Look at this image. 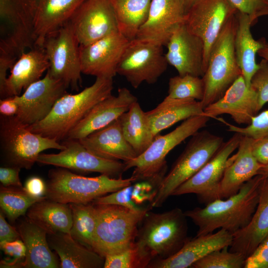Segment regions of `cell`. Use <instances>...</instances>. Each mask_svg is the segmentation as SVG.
<instances>
[{"instance_id":"f5cc1de1","label":"cell","mask_w":268,"mask_h":268,"mask_svg":"<svg viewBox=\"0 0 268 268\" xmlns=\"http://www.w3.org/2000/svg\"><path fill=\"white\" fill-rule=\"evenodd\" d=\"M1 1L14 3L24 5H35L38 3V0H0Z\"/></svg>"},{"instance_id":"c3c4849f","label":"cell","mask_w":268,"mask_h":268,"mask_svg":"<svg viewBox=\"0 0 268 268\" xmlns=\"http://www.w3.org/2000/svg\"><path fill=\"white\" fill-rule=\"evenodd\" d=\"M19 95L9 96L0 100V115L4 117L16 116L19 109Z\"/></svg>"},{"instance_id":"8d00e7d4","label":"cell","mask_w":268,"mask_h":268,"mask_svg":"<svg viewBox=\"0 0 268 268\" xmlns=\"http://www.w3.org/2000/svg\"><path fill=\"white\" fill-rule=\"evenodd\" d=\"M202 77L190 74L171 77L168 82V95L172 99H194L201 101L204 94Z\"/></svg>"},{"instance_id":"74e56055","label":"cell","mask_w":268,"mask_h":268,"mask_svg":"<svg viewBox=\"0 0 268 268\" xmlns=\"http://www.w3.org/2000/svg\"><path fill=\"white\" fill-rule=\"evenodd\" d=\"M225 247L215 250L195 263L193 268H243L246 257L242 254L232 252Z\"/></svg>"},{"instance_id":"d6a6232c","label":"cell","mask_w":268,"mask_h":268,"mask_svg":"<svg viewBox=\"0 0 268 268\" xmlns=\"http://www.w3.org/2000/svg\"><path fill=\"white\" fill-rule=\"evenodd\" d=\"M119 119L126 139L137 156L142 154L155 137L146 112L137 101Z\"/></svg>"},{"instance_id":"b9f144b4","label":"cell","mask_w":268,"mask_h":268,"mask_svg":"<svg viewBox=\"0 0 268 268\" xmlns=\"http://www.w3.org/2000/svg\"><path fill=\"white\" fill-rule=\"evenodd\" d=\"M133 185L124 187L109 195L98 198L92 202L97 204H114L122 206L132 209H139L132 199Z\"/></svg>"},{"instance_id":"2e32d148","label":"cell","mask_w":268,"mask_h":268,"mask_svg":"<svg viewBox=\"0 0 268 268\" xmlns=\"http://www.w3.org/2000/svg\"><path fill=\"white\" fill-rule=\"evenodd\" d=\"M69 22L79 46L119 31L109 0H85Z\"/></svg>"},{"instance_id":"9a60e30c","label":"cell","mask_w":268,"mask_h":268,"mask_svg":"<svg viewBox=\"0 0 268 268\" xmlns=\"http://www.w3.org/2000/svg\"><path fill=\"white\" fill-rule=\"evenodd\" d=\"M129 42L116 31L90 44L79 46L82 73L96 78L113 79Z\"/></svg>"},{"instance_id":"d4e9b609","label":"cell","mask_w":268,"mask_h":268,"mask_svg":"<svg viewBox=\"0 0 268 268\" xmlns=\"http://www.w3.org/2000/svg\"><path fill=\"white\" fill-rule=\"evenodd\" d=\"M259 189V201L251 220L233 234L230 246V251L241 253L246 259L268 237V177L263 176Z\"/></svg>"},{"instance_id":"4dcf8cb0","label":"cell","mask_w":268,"mask_h":268,"mask_svg":"<svg viewBox=\"0 0 268 268\" xmlns=\"http://www.w3.org/2000/svg\"><path fill=\"white\" fill-rule=\"evenodd\" d=\"M237 26L234 40L235 51L238 64L248 87H251L252 78L259 68L256 56L263 47V38L256 40L253 37L250 17L237 11Z\"/></svg>"},{"instance_id":"8992f818","label":"cell","mask_w":268,"mask_h":268,"mask_svg":"<svg viewBox=\"0 0 268 268\" xmlns=\"http://www.w3.org/2000/svg\"><path fill=\"white\" fill-rule=\"evenodd\" d=\"M236 14L225 24L211 48L206 71L202 77L205 90L201 102L203 109L221 98L242 75L234 47Z\"/></svg>"},{"instance_id":"83f0119b","label":"cell","mask_w":268,"mask_h":268,"mask_svg":"<svg viewBox=\"0 0 268 268\" xmlns=\"http://www.w3.org/2000/svg\"><path fill=\"white\" fill-rule=\"evenodd\" d=\"M85 0H38L33 31L34 47L69 21Z\"/></svg>"},{"instance_id":"ab89813d","label":"cell","mask_w":268,"mask_h":268,"mask_svg":"<svg viewBox=\"0 0 268 268\" xmlns=\"http://www.w3.org/2000/svg\"><path fill=\"white\" fill-rule=\"evenodd\" d=\"M220 122L228 127V131L238 133L243 136L258 139L268 137V109L255 116L251 123L246 127H237L227 123L221 119Z\"/></svg>"},{"instance_id":"f1b7e54d","label":"cell","mask_w":268,"mask_h":268,"mask_svg":"<svg viewBox=\"0 0 268 268\" xmlns=\"http://www.w3.org/2000/svg\"><path fill=\"white\" fill-rule=\"evenodd\" d=\"M50 247L59 256L60 268H101L105 258L74 239L69 233L47 234Z\"/></svg>"},{"instance_id":"44dd1931","label":"cell","mask_w":268,"mask_h":268,"mask_svg":"<svg viewBox=\"0 0 268 268\" xmlns=\"http://www.w3.org/2000/svg\"><path fill=\"white\" fill-rule=\"evenodd\" d=\"M137 98L126 87L120 88L117 95H110L97 103L69 133L67 138L80 139L118 119Z\"/></svg>"},{"instance_id":"484cf974","label":"cell","mask_w":268,"mask_h":268,"mask_svg":"<svg viewBox=\"0 0 268 268\" xmlns=\"http://www.w3.org/2000/svg\"><path fill=\"white\" fill-rule=\"evenodd\" d=\"M78 140L90 151L105 159L125 162L137 156L123 134L119 118Z\"/></svg>"},{"instance_id":"7dc6e473","label":"cell","mask_w":268,"mask_h":268,"mask_svg":"<svg viewBox=\"0 0 268 268\" xmlns=\"http://www.w3.org/2000/svg\"><path fill=\"white\" fill-rule=\"evenodd\" d=\"M252 149L259 162L263 165L268 164V137L253 139Z\"/></svg>"},{"instance_id":"7bdbcfd3","label":"cell","mask_w":268,"mask_h":268,"mask_svg":"<svg viewBox=\"0 0 268 268\" xmlns=\"http://www.w3.org/2000/svg\"><path fill=\"white\" fill-rule=\"evenodd\" d=\"M236 10L248 15L253 25L261 16H268V0H228Z\"/></svg>"},{"instance_id":"ffe728a7","label":"cell","mask_w":268,"mask_h":268,"mask_svg":"<svg viewBox=\"0 0 268 268\" xmlns=\"http://www.w3.org/2000/svg\"><path fill=\"white\" fill-rule=\"evenodd\" d=\"M260 110L257 94L251 87H247L242 75L221 98L204 109L205 113L210 118L220 121L218 116L228 114L236 123L248 125Z\"/></svg>"},{"instance_id":"836d02e7","label":"cell","mask_w":268,"mask_h":268,"mask_svg":"<svg viewBox=\"0 0 268 268\" xmlns=\"http://www.w3.org/2000/svg\"><path fill=\"white\" fill-rule=\"evenodd\" d=\"M119 32L129 41L136 38L148 15L152 0H109Z\"/></svg>"},{"instance_id":"7c38bea8","label":"cell","mask_w":268,"mask_h":268,"mask_svg":"<svg viewBox=\"0 0 268 268\" xmlns=\"http://www.w3.org/2000/svg\"><path fill=\"white\" fill-rule=\"evenodd\" d=\"M237 11L228 0H196L187 10L184 24L204 43L205 72L214 43L225 24Z\"/></svg>"},{"instance_id":"3957f363","label":"cell","mask_w":268,"mask_h":268,"mask_svg":"<svg viewBox=\"0 0 268 268\" xmlns=\"http://www.w3.org/2000/svg\"><path fill=\"white\" fill-rule=\"evenodd\" d=\"M112 78H96L90 86L76 94L67 92L56 102L43 120L28 126L33 133L60 141L99 102L112 95Z\"/></svg>"},{"instance_id":"5b68a950","label":"cell","mask_w":268,"mask_h":268,"mask_svg":"<svg viewBox=\"0 0 268 268\" xmlns=\"http://www.w3.org/2000/svg\"><path fill=\"white\" fill-rule=\"evenodd\" d=\"M136 182L132 176L114 178L101 174L87 177L58 167L49 171L45 196L63 203L86 204Z\"/></svg>"},{"instance_id":"7402d4cb","label":"cell","mask_w":268,"mask_h":268,"mask_svg":"<svg viewBox=\"0 0 268 268\" xmlns=\"http://www.w3.org/2000/svg\"><path fill=\"white\" fill-rule=\"evenodd\" d=\"M233 234L223 229L216 232L190 238L175 255L166 259L151 261L148 268H187L210 253L230 247Z\"/></svg>"},{"instance_id":"f907efd6","label":"cell","mask_w":268,"mask_h":268,"mask_svg":"<svg viewBox=\"0 0 268 268\" xmlns=\"http://www.w3.org/2000/svg\"><path fill=\"white\" fill-rule=\"evenodd\" d=\"M20 238V234L16 227L8 224L5 220L3 213L0 212V242H9Z\"/></svg>"},{"instance_id":"8fae6325","label":"cell","mask_w":268,"mask_h":268,"mask_svg":"<svg viewBox=\"0 0 268 268\" xmlns=\"http://www.w3.org/2000/svg\"><path fill=\"white\" fill-rule=\"evenodd\" d=\"M163 46L156 42L135 38L129 41L117 68L131 86L142 83L154 84L166 70L168 63Z\"/></svg>"},{"instance_id":"ac0fdd59","label":"cell","mask_w":268,"mask_h":268,"mask_svg":"<svg viewBox=\"0 0 268 268\" xmlns=\"http://www.w3.org/2000/svg\"><path fill=\"white\" fill-rule=\"evenodd\" d=\"M186 12L184 0H152L148 17L136 38L166 46L173 32L184 23Z\"/></svg>"},{"instance_id":"5bb4252c","label":"cell","mask_w":268,"mask_h":268,"mask_svg":"<svg viewBox=\"0 0 268 268\" xmlns=\"http://www.w3.org/2000/svg\"><path fill=\"white\" fill-rule=\"evenodd\" d=\"M62 144L65 149L58 153H41L37 162L80 172H97L114 178H122L126 171L124 162L98 156L78 139L66 138Z\"/></svg>"},{"instance_id":"30bf717a","label":"cell","mask_w":268,"mask_h":268,"mask_svg":"<svg viewBox=\"0 0 268 268\" xmlns=\"http://www.w3.org/2000/svg\"><path fill=\"white\" fill-rule=\"evenodd\" d=\"M42 47L49 67L47 73L77 91L81 82L79 44L69 21L45 39Z\"/></svg>"},{"instance_id":"cb8c5ba5","label":"cell","mask_w":268,"mask_h":268,"mask_svg":"<svg viewBox=\"0 0 268 268\" xmlns=\"http://www.w3.org/2000/svg\"><path fill=\"white\" fill-rule=\"evenodd\" d=\"M253 138L242 136L237 152L230 156L218 191V199H226L236 194L246 182L258 175L263 166L254 155Z\"/></svg>"},{"instance_id":"6da1fadb","label":"cell","mask_w":268,"mask_h":268,"mask_svg":"<svg viewBox=\"0 0 268 268\" xmlns=\"http://www.w3.org/2000/svg\"><path fill=\"white\" fill-rule=\"evenodd\" d=\"M263 178L257 175L245 183L235 195L216 199L203 208L185 211L187 217L198 227L196 236L223 229L233 234L248 225L257 208L259 185Z\"/></svg>"},{"instance_id":"277c9868","label":"cell","mask_w":268,"mask_h":268,"mask_svg":"<svg viewBox=\"0 0 268 268\" xmlns=\"http://www.w3.org/2000/svg\"><path fill=\"white\" fill-rule=\"evenodd\" d=\"M94 204L97 222L92 250L103 258L121 252L135 243L139 225L150 208Z\"/></svg>"},{"instance_id":"9c48e42d","label":"cell","mask_w":268,"mask_h":268,"mask_svg":"<svg viewBox=\"0 0 268 268\" xmlns=\"http://www.w3.org/2000/svg\"><path fill=\"white\" fill-rule=\"evenodd\" d=\"M210 119L204 115L193 116L183 121L171 132L164 135H156L145 151L124 162L126 171L134 168L131 176L136 182L166 173L167 154L186 138L205 127Z\"/></svg>"},{"instance_id":"4fadbf2b","label":"cell","mask_w":268,"mask_h":268,"mask_svg":"<svg viewBox=\"0 0 268 268\" xmlns=\"http://www.w3.org/2000/svg\"><path fill=\"white\" fill-rule=\"evenodd\" d=\"M242 135L234 133L194 175L181 185L172 196L195 194L205 204L218 199L219 187L231 154L237 149Z\"/></svg>"},{"instance_id":"e0dca14e","label":"cell","mask_w":268,"mask_h":268,"mask_svg":"<svg viewBox=\"0 0 268 268\" xmlns=\"http://www.w3.org/2000/svg\"><path fill=\"white\" fill-rule=\"evenodd\" d=\"M67 87L60 80L47 73L29 85L19 95V109L15 116L23 124L30 126L45 119L58 99L67 93Z\"/></svg>"},{"instance_id":"11a10c76","label":"cell","mask_w":268,"mask_h":268,"mask_svg":"<svg viewBox=\"0 0 268 268\" xmlns=\"http://www.w3.org/2000/svg\"><path fill=\"white\" fill-rule=\"evenodd\" d=\"M196 0H184L187 8V11Z\"/></svg>"},{"instance_id":"e575fe53","label":"cell","mask_w":268,"mask_h":268,"mask_svg":"<svg viewBox=\"0 0 268 268\" xmlns=\"http://www.w3.org/2000/svg\"><path fill=\"white\" fill-rule=\"evenodd\" d=\"M72 224L70 234L76 240L92 249L97 216L94 204L69 203Z\"/></svg>"},{"instance_id":"60d3db41","label":"cell","mask_w":268,"mask_h":268,"mask_svg":"<svg viewBox=\"0 0 268 268\" xmlns=\"http://www.w3.org/2000/svg\"><path fill=\"white\" fill-rule=\"evenodd\" d=\"M253 76L251 87L256 92L260 110L268 102V62L262 59Z\"/></svg>"},{"instance_id":"ee69618b","label":"cell","mask_w":268,"mask_h":268,"mask_svg":"<svg viewBox=\"0 0 268 268\" xmlns=\"http://www.w3.org/2000/svg\"><path fill=\"white\" fill-rule=\"evenodd\" d=\"M0 249L7 255L14 258L12 260H5L0 262V268H13L23 261L26 255V247L22 240L0 242Z\"/></svg>"},{"instance_id":"d590c367","label":"cell","mask_w":268,"mask_h":268,"mask_svg":"<svg viewBox=\"0 0 268 268\" xmlns=\"http://www.w3.org/2000/svg\"><path fill=\"white\" fill-rule=\"evenodd\" d=\"M46 198V196L40 198L32 196L23 187L1 186L0 188L1 210L12 223L26 214L34 203Z\"/></svg>"},{"instance_id":"7a4b0ae2","label":"cell","mask_w":268,"mask_h":268,"mask_svg":"<svg viewBox=\"0 0 268 268\" xmlns=\"http://www.w3.org/2000/svg\"><path fill=\"white\" fill-rule=\"evenodd\" d=\"M187 218L177 207L162 213L146 212L135 241L146 268L152 261L173 256L190 239Z\"/></svg>"},{"instance_id":"681fc988","label":"cell","mask_w":268,"mask_h":268,"mask_svg":"<svg viewBox=\"0 0 268 268\" xmlns=\"http://www.w3.org/2000/svg\"><path fill=\"white\" fill-rule=\"evenodd\" d=\"M23 188L31 196L40 198L45 196L47 185L42 179L34 176L26 180Z\"/></svg>"},{"instance_id":"d6986e66","label":"cell","mask_w":268,"mask_h":268,"mask_svg":"<svg viewBox=\"0 0 268 268\" xmlns=\"http://www.w3.org/2000/svg\"><path fill=\"white\" fill-rule=\"evenodd\" d=\"M166 46L167 62L176 69L178 75L203 76L205 72L203 42L189 31L184 23L173 32Z\"/></svg>"},{"instance_id":"52a82bcc","label":"cell","mask_w":268,"mask_h":268,"mask_svg":"<svg viewBox=\"0 0 268 268\" xmlns=\"http://www.w3.org/2000/svg\"><path fill=\"white\" fill-rule=\"evenodd\" d=\"M223 137L207 131L191 136L185 149L163 179L149 207H160L181 185L198 172L223 143Z\"/></svg>"},{"instance_id":"f6af8a7d","label":"cell","mask_w":268,"mask_h":268,"mask_svg":"<svg viewBox=\"0 0 268 268\" xmlns=\"http://www.w3.org/2000/svg\"><path fill=\"white\" fill-rule=\"evenodd\" d=\"M245 268H268V237L246 259Z\"/></svg>"},{"instance_id":"816d5d0a","label":"cell","mask_w":268,"mask_h":268,"mask_svg":"<svg viewBox=\"0 0 268 268\" xmlns=\"http://www.w3.org/2000/svg\"><path fill=\"white\" fill-rule=\"evenodd\" d=\"M258 54L268 62V42L264 38H263V47L259 50Z\"/></svg>"},{"instance_id":"603a6c76","label":"cell","mask_w":268,"mask_h":268,"mask_svg":"<svg viewBox=\"0 0 268 268\" xmlns=\"http://www.w3.org/2000/svg\"><path fill=\"white\" fill-rule=\"evenodd\" d=\"M49 67L43 47L35 46L23 53L15 61L3 86L0 89V99L20 95L29 85L40 79Z\"/></svg>"},{"instance_id":"4316f807","label":"cell","mask_w":268,"mask_h":268,"mask_svg":"<svg viewBox=\"0 0 268 268\" xmlns=\"http://www.w3.org/2000/svg\"><path fill=\"white\" fill-rule=\"evenodd\" d=\"M20 239L26 247L24 260L14 268H58L60 261L50 249L47 233L27 217L16 226Z\"/></svg>"},{"instance_id":"1f68e13d","label":"cell","mask_w":268,"mask_h":268,"mask_svg":"<svg viewBox=\"0 0 268 268\" xmlns=\"http://www.w3.org/2000/svg\"><path fill=\"white\" fill-rule=\"evenodd\" d=\"M26 217L46 231L47 234L69 233L72 224L69 204L47 198L34 203L27 211Z\"/></svg>"},{"instance_id":"bcb514c9","label":"cell","mask_w":268,"mask_h":268,"mask_svg":"<svg viewBox=\"0 0 268 268\" xmlns=\"http://www.w3.org/2000/svg\"><path fill=\"white\" fill-rule=\"evenodd\" d=\"M20 168L6 166L0 168V182L4 187H23L19 178Z\"/></svg>"},{"instance_id":"db71d44e","label":"cell","mask_w":268,"mask_h":268,"mask_svg":"<svg viewBox=\"0 0 268 268\" xmlns=\"http://www.w3.org/2000/svg\"><path fill=\"white\" fill-rule=\"evenodd\" d=\"M258 175L268 177V164L263 165L259 170Z\"/></svg>"},{"instance_id":"ba28073f","label":"cell","mask_w":268,"mask_h":268,"mask_svg":"<svg viewBox=\"0 0 268 268\" xmlns=\"http://www.w3.org/2000/svg\"><path fill=\"white\" fill-rule=\"evenodd\" d=\"M1 154L7 166L30 169L41 153L47 149L63 150L65 146L54 139L31 132L17 117H0Z\"/></svg>"},{"instance_id":"f35d334b","label":"cell","mask_w":268,"mask_h":268,"mask_svg":"<svg viewBox=\"0 0 268 268\" xmlns=\"http://www.w3.org/2000/svg\"><path fill=\"white\" fill-rule=\"evenodd\" d=\"M104 268H146L135 243L119 253L105 257Z\"/></svg>"},{"instance_id":"f546056e","label":"cell","mask_w":268,"mask_h":268,"mask_svg":"<svg viewBox=\"0 0 268 268\" xmlns=\"http://www.w3.org/2000/svg\"><path fill=\"white\" fill-rule=\"evenodd\" d=\"M146 114L155 137L180 121L193 116H207L200 101L166 97L155 108L146 112Z\"/></svg>"}]
</instances>
